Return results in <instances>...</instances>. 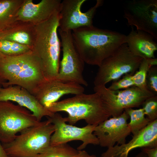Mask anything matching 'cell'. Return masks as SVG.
Instances as JSON below:
<instances>
[{
    "instance_id": "3957f363",
    "label": "cell",
    "mask_w": 157,
    "mask_h": 157,
    "mask_svg": "<svg viewBox=\"0 0 157 157\" xmlns=\"http://www.w3.org/2000/svg\"><path fill=\"white\" fill-rule=\"evenodd\" d=\"M0 78L6 81L3 88L17 85L32 95L47 80L40 60L31 51L15 56L3 55L0 59Z\"/></svg>"
},
{
    "instance_id": "cb8c5ba5",
    "label": "cell",
    "mask_w": 157,
    "mask_h": 157,
    "mask_svg": "<svg viewBox=\"0 0 157 157\" xmlns=\"http://www.w3.org/2000/svg\"><path fill=\"white\" fill-rule=\"evenodd\" d=\"M15 42L31 47L33 42V36L26 31L17 30L13 31L5 36L3 39Z\"/></svg>"
},
{
    "instance_id": "ac0fdd59",
    "label": "cell",
    "mask_w": 157,
    "mask_h": 157,
    "mask_svg": "<svg viewBox=\"0 0 157 157\" xmlns=\"http://www.w3.org/2000/svg\"><path fill=\"white\" fill-rule=\"evenodd\" d=\"M156 39L149 33L134 30L132 27L131 31L126 35V43L133 54L148 59L155 58L154 53L157 50Z\"/></svg>"
},
{
    "instance_id": "6da1fadb",
    "label": "cell",
    "mask_w": 157,
    "mask_h": 157,
    "mask_svg": "<svg viewBox=\"0 0 157 157\" xmlns=\"http://www.w3.org/2000/svg\"><path fill=\"white\" fill-rule=\"evenodd\" d=\"M75 46L85 63L98 66L122 44L126 35L115 31L85 26L72 31Z\"/></svg>"
},
{
    "instance_id": "ba28073f",
    "label": "cell",
    "mask_w": 157,
    "mask_h": 157,
    "mask_svg": "<svg viewBox=\"0 0 157 157\" xmlns=\"http://www.w3.org/2000/svg\"><path fill=\"white\" fill-rule=\"evenodd\" d=\"M41 122L24 107L9 101L0 102V141L2 144L11 142L17 133Z\"/></svg>"
},
{
    "instance_id": "836d02e7",
    "label": "cell",
    "mask_w": 157,
    "mask_h": 157,
    "mask_svg": "<svg viewBox=\"0 0 157 157\" xmlns=\"http://www.w3.org/2000/svg\"><path fill=\"white\" fill-rule=\"evenodd\" d=\"M3 55L0 52V59Z\"/></svg>"
},
{
    "instance_id": "1f68e13d",
    "label": "cell",
    "mask_w": 157,
    "mask_h": 157,
    "mask_svg": "<svg viewBox=\"0 0 157 157\" xmlns=\"http://www.w3.org/2000/svg\"><path fill=\"white\" fill-rule=\"evenodd\" d=\"M133 157H147V155L142 151L135 156Z\"/></svg>"
},
{
    "instance_id": "d4e9b609",
    "label": "cell",
    "mask_w": 157,
    "mask_h": 157,
    "mask_svg": "<svg viewBox=\"0 0 157 157\" xmlns=\"http://www.w3.org/2000/svg\"><path fill=\"white\" fill-rule=\"evenodd\" d=\"M144 114L150 122L157 119V96L147 99L142 105Z\"/></svg>"
},
{
    "instance_id": "4dcf8cb0",
    "label": "cell",
    "mask_w": 157,
    "mask_h": 157,
    "mask_svg": "<svg viewBox=\"0 0 157 157\" xmlns=\"http://www.w3.org/2000/svg\"><path fill=\"white\" fill-rule=\"evenodd\" d=\"M149 64L151 66H156L157 65V59L156 58L148 59Z\"/></svg>"
},
{
    "instance_id": "7a4b0ae2",
    "label": "cell",
    "mask_w": 157,
    "mask_h": 157,
    "mask_svg": "<svg viewBox=\"0 0 157 157\" xmlns=\"http://www.w3.org/2000/svg\"><path fill=\"white\" fill-rule=\"evenodd\" d=\"M59 11L47 20L34 25L31 50L40 60L47 80L55 79L58 72L61 44L58 36Z\"/></svg>"
},
{
    "instance_id": "9c48e42d",
    "label": "cell",
    "mask_w": 157,
    "mask_h": 157,
    "mask_svg": "<svg viewBox=\"0 0 157 157\" xmlns=\"http://www.w3.org/2000/svg\"><path fill=\"white\" fill-rule=\"evenodd\" d=\"M60 38L63 57L55 79L66 83H73L87 86L83 73L85 62L77 50L71 31L58 29Z\"/></svg>"
},
{
    "instance_id": "5bb4252c",
    "label": "cell",
    "mask_w": 157,
    "mask_h": 157,
    "mask_svg": "<svg viewBox=\"0 0 157 157\" xmlns=\"http://www.w3.org/2000/svg\"><path fill=\"white\" fill-rule=\"evenodd\" d=\"M157 147V119L150 122L128 143L108 148L102 157H128L129 153L138 148Z\"/></svg>"
},
{
    "instance_id": "8992f818",
    "label": "cell",
    "mask_w": 157,
    "mask_h": 157,
    "mask_svg": "<svg viewBox=\"0 0 157 157\" xmlns=\"http://www.w3.org/2000/svg\"><path fill=\"white\" fill-rule=\"evenodd\" d=\"M142 59L132 53L126 43L122 44L98 66L94 81V86L105 85L126 74L133 75Z\"/></svg>"
},
{
    "instance_id": "44dd1931",
    "label": "cell",
    "mask_w": 157,
    "mask_h": 157,
    "mask_svg": "<svg viewBox=\"0 0 157 157\" xmlns=\"http://www.w3.org/2000/svg\"><path fill=\"white\" fill-rule=\"evenodd\" d=\"M31 51L29 46L3 39L0 40V52L3 55L17 56Z\"/></svg>"
},
{
    "instance_id": "f546056e",
    "label": "cell",
    "mask_w": 157,
    "mask_h": 157,
    "mask_svg": "<svg viewBox=\"0 0 157 157\" xmlns=\"http://www.w3.org/2000/svg\"><path fill=\"white\" fill-rule=\"evenodd\" d=\"M0 141V157H10L5 151Z\"/></svg>"
},
{
    "instance_id": "d6a6232c",
    "label": "cell",
    "mask_w": 157,
    "mask_h": 157,
    "mask_svg": "<svg viewBox=\"0 0 157 157\" xmlns=\"http://www.w3.org/2000/svg\"><path fill=\"white\" fill-rule=\"evenodd\" d=\"M6 82V81L0 78V87L2 86L3 84Z\"/></svg>"
},
{
    "instance_id": "30bf717a",
    "label": "cell",
    "mask_w": 157,
    "mask_h": 157,
    "mask_svg": "<svg viewBox=\"0 0 157 157\" xmlns=\"http://www.w3.org/2000/svg\"><path fill=\"white\" fill-rule=\"evenodd\" d=\"M54 127V131L51 136L50 145L67 143L72 140H78L82 144L77 150H81L89 144L99 145L98 140L94 134L97 125L87 124L79 127L66 123L65 118L56 113L51 117H48Z\"/></svg>"
},
{
    "instance_id": "d6986e66",
    "label": "cell",
    "mask_w": 157,
    "mask_h": 157,
    "mask_svg": "<svg viewBox=\"0 0 157 157\" xmlns=\"http://www.w3.org/2000/svg\"><path fill=\"white\" fill-rule=\"evenodd\" d=\"M124 111L130 119V122L128 123V125L133 136L136 134L150 122L149 120L145 117L142 108L134 109L130 108L126 109Z\"/></svg>"
},
{
    "instance_id": "f1b7e54d",
    "label": "cell",
    "mask_w": 157,
    "mask_h": 157,
    "mask_svg": "<svg viewBox=\"0 0 157 157\" xmlns=\"http://www.w3.org/2000/svg\"><path fill=\"white\" fill-rule=\"evenodd\" d=\"M79 153L77 157H97L94 155H90L85 151L84 150H79ZM100 157H102L101 156Z\"/></svg>"
},
{
    "instance_id": "277c9868",
    "label": "cell",
    "mask_w": 157,
    "mask_h": 157,
    "mask_svg": "<svg viewBox=\"0 0 157 157\" xmlns=\"http://www.w3.org/2000/svg\"><path fill=\"white\" fill-rule=\"evenodd\" d=\"M55 113L65 112L68 115L66 122L73 125L84 120L88 124L97 125L110 116L99 95L82 93L52 104L47 109Z\"/></svg>"
},
{
    "instance_id": "8fae6325",
    "label": "cell",
    "mask_w": 157,
    "mask_h": 157,
    "mask_svg": "<svg viewBox=\"0 0 157 157\" xmlns=\"http://www.w3.org/2000/svg\"><path fill=\"white\" fill-rule=\"evenodd\" d=\"M124 17L129 26L157 39V0H133L124 7Z\"/></svg>"
},
{
    "instance_id": "e575fe53",
    "label": "cell",
    "mask_w": 157,
    "mask_h": 157,
    "mask_svg": "<svg viewBox=\"0 0 157 157\" xmlns=\"http://www.w3.org/2000/svg\"><path fill=\"white\" fill-rule=\"evenodd\" d=\"M78 155H77V156L76 157H77Z\"/></svg>"
},
{
    "instance_id": "4316f807",
    "label": "cell",
    "mask_w": 157,
    "mask_h": 157,
    "mask_svg": "<svg viewBox=\"0 0 157 157\" xmlns=\"http://www.w3.org/2000/svg\"><path fill=\"white\" fill-rule=\"evenodd\" d=\"M134 86L133 75L127 74L122 78L114 81L108 88L111 90L116 91L126 89Z\"/></svg>"
},
{
    "instance_id": "2e32d148",
    "label": "cell",
    "mask_w": 157,
    "mask_h": 157,
    "mask_svg": "<svg viewBox=\"0 0 157 157\" xmlns=\"http://www.w3.org/2000/svg\"><path fill=\"white\" fill-rule=\"evenodd\" d=\"M8 101L16 102L28 109L39 121L43 117H51L54 114L42 106L28 91L19 86L0 87V102Z\"/></svg>"
},
{
    "instance_id": "5b68a950",
    "label": "cell",
    "mask_w": 157,
    "mask_h": 157,
    "mask_svg": "<svg viewBox=\"0 0 157 157\" xmlns=\"http://www.w3.org/2000/svg\"><path fill=\"white\" fill-rule=\"evenodd\" d=\"M54 130L48 118L37 125L24 129L12 141L2 145L10 157H36L50 145Z\"/></svg>"
},
{
    "instance_id": "603a6c76",
    "label": "cell",
    "mask_w": 157,
    "mask_h": 157,
    "mask_svg": "<svg viewBox=\"0 0 157 157\" xmlns=\"http://www.w3.org/2000/svg\"><path fill=\"white\" fill-rule=\"evenodd\" d=\"M24 0H6L0 2V19L15 15Z\"/></svg>"
},
{
    "instance_id": "7c38bea8",
    "label": "cell",
    "mask_w": 157,
    "mask_h": 157,
    "mask_svg": "<svg viewBox=\"0 0 157 157\" xmlns=\"http://www.w3.org/2000/svg\"><path fill=\"white\" fill-rule=\"evenodd\" d=\"M86 0H64L61 2L59 10V27L65 31H72L85 26H93V19L97 9L104 1L97 0L96 4L86 12L81 11Z\"/></svg>"
},
{
    "instance_id": "ffe728a7",
    "label": "cell",
    "mask_w": 157,
    "mask_h": 157,
    "mask_svg": "<svg viewBox=\"0 0 157 157\" xmlns=\"http://www.w3.org/2000/svg\"><path fill=\"white\" fill-rule=\"evenodd\" d=\"M79 151L67 143L50 145L36 157H76Z\"/></svg>"
},
{
    "instance_id": "9a60e30c",
    "label": "cell",
    "mask_w": 157,
    "mask_h": 157,
    "mask_svg": "<svg viewBox=\"0 0 157 157\" xmlns=\"http://www.w3.org/2000/svg\"><path fill=\"white\" fill-rule=\"evenodd\" d=\"M82 85L73 83L62 82L56 79L47 80L40 85L33 94L39 102L47 109L64 95H75L83 93Z\"/></svg>"
},
{
    "instance_id": "7402d4cb",
    "label": "cell",
    "mask_w": 157,
    "mask_h": 157,
    "mask_svg": "<svg viewBox=\"0 0 157 157\" xmlns=\"http://www.w3.org/2000/svg\"><path fill=\"white\" fill-rule=\"evenodd\" d=\"M151 67L148 59H142L138 70L133 75L135 86L142 90L149 91L146 87L145 80L147 72Z\"/></svg>"
},
{
    "instance_id": "4fadbf2b",
    "label": "cell",
    "mask_w": 157,
    "mask_h": 157,
    "mask_svg": "<svg viewBox=\"0 0 157 157\" xmlns=\"http://www.w3.org/2000/svg\"><path fill=\"white\" fill-rule=\"evenodd\" d=\"M129 117L124 112L119 116L104 121L95 127L94 134L97 138L99 145L108 148L117 144L126 143L127 137L131 133L128 125Z\"/></svg>"
},
{
    "instance_id": "484cf974",
    "label": "cell",
    "mask_w": 157,
    "mask_h": 157,
    "mask_svg": "<svg viewBox=\"0 0 157 157\" xmlns=\"http://www.w3.org/2000/svg\"><path fill=\"white\" fill-rule=\"evenodd\" d=\"M146 84L148 90L154 95H157V66L151 67L146 78Z\"/></svg>"
},
{
    "instance_id": "83f0119b",
    "label": "cell",
    "mask_w": 157,
    "mask_h": 157,
    "mask_svg": "<svg viewBox=\"0 0 157 157\" xmlns=\"http://www.w3.org/2000/svg\"><path fill=\"white\" fill-rule=\"evenodd\" d=\"M142 151L147 155V157H157V147L143 148Z\"/></svg>"
},
{
    "instance_id": "e0dca14e",
    "label": "cell",
    "mask_w": 157,
    "mask_h": 157,
    "mask_svg": "<svg viewBox=\"0 0 157 157\" xmlns=\"http://www.w3.org/2000/svg\"><path fill=\"white\" fill-rule=\"evenodd\" d=\"M60 0H42L35 4L32 0H25L15 15L17 20L35 25L49 19L59 11Z\"/></svg>"
},
{
    "instance_id": "52a82bcc",
    "label": "cell",
    "mask_w": 157,
    "mask_h": 157,
    "mask_svg": "<svg viewBox=\"0 0 157 157\" xmlns=\"http://www.w3.org/2000/svg\"><path fill=\"white\" fill-rule=\"evenodd\" d=\"M94 90L99 95L105 109L112 117L119 116L126 109L139 106L146 99L154 95L135 86L116 91L110 90L105 85L97 86L94 87Z\"/></svg>"
}]
</instances>
